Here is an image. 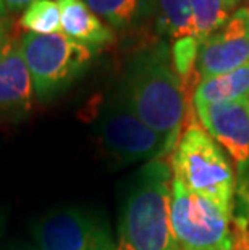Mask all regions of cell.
I'll return each mask as SVG.
<instances>
[{
  "label": "cell",
  "instance_id": "obj_12",
  "mask_svg": "<svg viewBox=\"0 0 249 250\" xmlns=\"http://www.w3.org/2000/svg\"><path fill=\"white\" fill-rule=\"evenodd\" d=\"M249 100V63L235 71L201 79L194 87L189 105H210Z\"/></svg>",
  "mask_w": 249,
  "mask_h": 250
},
{
  "label": "cell",
  "instance_id": "obj_6",
  "mask_svg": "<svg viewBox=\"0 0 249 250\" xmlns=\"http://www.w3.org/2000/svg\"><path fill=\"white\" fill-rule=\"evenodd\" d=\"M97 136L105 153L118 165L162 160L172 152L165 137L130 108L120 90L105 102L100 111Z\"/></svg>",
  "mask_w": 249,
  "mask_h": 250
},
{
  "label": "cell",
  "instance_id": "obj_9",
  "mask_svg": "<svg viewBox=\"0 0 249 250\" xmlns=\"http://www.w3.org/2000/svg\"><path fill=\"white\" fill-rule=\"evenodd\" d=\"M249 63V5L233 12L222 28L199 49L198 74L207 79L235 71Z\"/></svg>",
  "mask_w": 249,
  "mask_h": 250
},
{
  "label": "cell",
  "instance_id": "obj_8",
  "mask_svg": "<svg viewBox=\"0 0 249 250\" xmlns=\"http://www.w3.org/2000/svg\"><path fill=\"white\" fill-rule=\"evenodd\" d=\"M203 129L226 148L238 176L246 184L249 171V100L189 105Z\"/></svg>",
  "mask_w": 249,
  "mask_h": 250
},
{
  "label": "cell",
  "instance_id": "obj_21",
  "mask_svg": "<svg viewBox=\"0 0 249 250\" xmlns=\"http://www.w3.org/2000/svg\"><path fill=\"white\" fill-rule=\"evenodd\" d=\"M12 250H41L39 247H34V246H20V247H15V249H12Z\"/></svg>",
  "mask_w": 249,
  "mask_h": 250
},
{
  "label": "cell",
  "instance_id": "obj_16",
  "mask_svg": "<svg viewBox=\"0 0 249 250\" xmlns=\"http://www.w3.org/2000/svg\"><path fill=\"white\" fill-rule=\"evenodd\" d=\"M193 13L194 37L201 44L209 36L217 33L233 15V10L225 0H189Z\"/></svg>",
  "mask_w": 249,
  "mask_h": 250
},
{
  "label": "cell",
  "instance_id": "obj_15",
  "mask_svg": "<svg viewBox=\"0 0 249 250\" xmlns=\"http://www.w3.org/2000/svg\"><path fill=\"white\" fill-rule=\"evenodd\" d=\"M201 42L194 36H186L175 39L170 47V58L175 74L178 76L180 83L183 84V89L186 92L188 100L191 99L194 87L201 81L199 74L196 73L198 68Z\"/></svg>",
  "mask_w": 249,
  "mask_h": 250
},
{
  "label": "cell",
  "instance_id": "obj_22",
  "mask_svg": "<svg viewBox=\"0 0 249 250\" xmlns=\"http://www.w3.org/2000/svg\"><path fill=\"white\" fill-rule=\"evenodd\" d=\"M225 2H226V3H228V5H230V7H231V8H235V7H236V5H238V3H241V2H243V0H225Z\"/></svg>",
  "mask_w": 249,
  "mask_h": 250
},
{
  "label": "cell",
  "instance_id": "obj_20",
  "mask_svg": "<svg viewBox=\"0 0 249 250\" xmlns=\"http://www.w3.org/2000/svg\"><path fill=\"white\" fill-rule=\"evenodd\" d=\"M5 12H7V7H5V2L0 0V21L5 20Z\"/></svg>",
  "mask_w": 249,
  "mask_h": 250
},
{
  "label": "cell",
  "instance_id": "obj_18",
  "mask_svg": "<svg viewBox=\"0 0 249 250\" xmlns=\"http://www.w3.org/2000/svg\"><path fill=\"white\" fill-rule=\"evenodd\" d=\"M3 2H5V7H7V10H10V12H20V10L28 8L36 0H3Z\"/></svg>",
  "mask_w": 249,
  "mask_h": 250
},
{
  "label": "cell",
  "instance_id": "obj_17",
  "mask_svg": "<svg viewBox=\"0 0 249 250\" xmlns=\"http://www.w3.org/2000/svg\"><path fill=\"white\" fill-rule=\"evenodd\" d=\"M18 24L29 34L45 36L60 33V7L57 0H36L24 8Z\"/></svg>",
  "mask_w": 249,
  "mask_h": 250
},
{
  "label": "cell",
  "instance_id": "obj_13",
  "mask_svg": "<svg viewBox=\"0 0 249 250\" xmlns=\"http://www.w3.org/2000/svg\"><path fill=\"white\" fill-rule=\"evenodd\" d=\"M157 0H84L110 28L128 31L154 17Z\"/></svg>",
  "mask_w": 249,
  "mask_h": 250
},
{
  "label": "cell",
  "instance_id": "obj_4",
  "mask_svg": "<svg viewBox=\"0 0 249 250\" xmlns=\"http://www.w3.org/2000/svg\"><path fill=\"white\" fill-rule=\"evenodd\" d=\"M21 50L33 81L34 95L52 100L71 86L88 70L94 50L63 33L20 37Z\"/></svg>",
  "mask_w": 249,
  "mask_h": 250
},
{
  "label": "cell",
  "instance_id": "obj_5",
  "mask_svg": "<svg viewBox=\"0 0 249 250\" xmlns=\"http://www.w3.org/2000/svg\"><path fill=\"white\" fill-rule=\"evenodd\" d=\"M233 213L172 181L170 220L178 250H233Z\"/></svg>",
  "mask_w": 249,
  "mask_h": 250
},
{
  "label": "cell",
  "instance_id": "obj_2",
  "mask_svg": "<svg viewBox=\"0 0 249 250\" xmlns=\"http://www.w3.org/2000/svg\"><path fill=\"white\" fill-rule=\"evenodd\" d=\"M172 181L163 158L135 174L121 205L116 250H178L170 220Z\"/></svg>",
  "mask_w": 249,
  "mask_h": 250
},
{
  "label": "cell",
  "instance_id": "obj_19",
  "mask_svg": "<svg viewBox=\"0 0 249 250\" xmlns=\"http://www.w3.org/2000/svg\"><path fill=\"white\" fill-rule=\"evenodd\" d=\"M8 28H10V23L7 20H3V21H0V45L3 44L5 41L8 39Z\"/></svg>",
  "mask_w": 249,
  "mask_h": 250
},
{
  "label": "cell",
  "instance_id": "obj_3",
  "mask_svg": "<svg viewBox=\"0 0 249 250\" xmlns=\"http://www.w3.org/2000/svg\"><path fill=\"white\" fill-rule=\"evenodd\" d=\"M186 120L172 155L173 179L233 213L238 188L235 171L222 148L196 121L191 107Z\"/></svg>",
  "mask_w": 249,
  "mask_h": 250
},
{
  "label": "cell",
  "instance_id": "obj_11",
  "mask_svg": "<svg viewBox=\"0 0 249 250\" xmlns=\"http://www.w3.org/2000/svg\"><path fill=\"white\" fill-rule=\"evenodd\" d=\"M60 7V24L63 34L92 50L102 49L115 41V33L105 24L84 0H57Z\"/></svg>",
  "mask_w": 249,
  "mask_h": 250
},
{
  "label": "cell",
  "instance_id": "obj_10",
  "mask_svg": "<svg viewBox=\"0 0 249 250\" xmlns=\"http://www.w3.org/2000/svg\"><path fill=\"white\" fill-rule=\"evenodd\" d=\"M33 81L20 37L8 36L0 45V116L21 118L33 105Z\"/></svg>",
  "mask_w": 249,
  "mask_h": 250
},
{
  "label": "cell",
  "instance_id": "obj_1",
  "mask_svg": "<svg viewBox=\"0 0 249 250\" xmlns=\"http://www.w3.org/2000/svg\"><path fill=\"white\" fill-rule=\"evenodd\" d=\"M118 90L130 108L175 150L189 100L173 71L170 47L158 42L130 55Z\"/></svg>",
  "mask_w": 249,
  "mask_h": 250
},
{
  "label": "cell",
  "instance_id": "obj_14",
  "mask_svg": "<svg viewBox=\"0 0 249 250\" xmlns=\"http://www.w3.org/2000/svg\"><path fill=\"white\" fill-rule=\"evenodd\" d=\"M156 31L163 37L180 39L194 36L193 13L189 0H157L154 10Z\"/></svg>",
  "mask_w": 249,
  "mask_h": 250
},
{
  "label": "cell",
  "instance_id": "obj_7",
  "mask_svg": "<svg viewBox=\"0 0 249 250\" xmlns=\"http://www.w3.org/2000/svg\"><path fill=\"white\" fill-rule=\"evenodd\" d=\"M41 250H116L104 223L76 207L49 211L33 225Z\"/></svg>",
  "mask_w": 249,
  "mask_h": 250
}]
</instances>
